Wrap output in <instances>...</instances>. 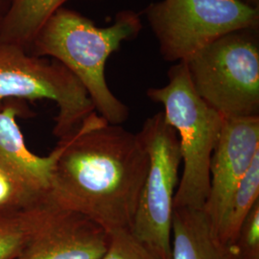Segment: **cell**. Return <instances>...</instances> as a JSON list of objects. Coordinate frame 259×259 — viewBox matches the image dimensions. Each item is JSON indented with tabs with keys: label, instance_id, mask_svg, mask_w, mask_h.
Returning a JSON list of instances; mask_svg holds the SVG:
<instances>
[{
	"label": "cell",
	"instance_id": "1",
	"mask_svg": "<svg viewBox=\"0 0 259 259\" xmlns=\"http://www.w3.org/2000/svg\"><path fill=\"white\" fill-rule=\"evenodd\" d=\"M48 197L106 232L131 231L148 169L138 134L109 124L98 113L62 140Z\"/></svg>",
	"mask_w": 259,
	"mask_h": 259
},
{
	"label": "cell",
	"instance_id": "2",
	"mask_svg": "<svg viewBox=\"0 0 259 259\" xmlns=\"http://www.w3.org/2000/svg\"><path fill=\"white\" fill-rule=\"evenodd\" d=\"M142 28L140 15L133 10H122L111 25L100 28L63 7L39 31L28 53L62 63L84 87L97 113L109 124L121 125L129 118V108L111 93L105 67L121 44L138 37Z\"/></svg>",
	"mask_w": 259,
	"mask_h": 259
},
{
	"label": "cell",
	"instance_id": "3",
	"mask_svg": "<svg viewBox=\"0 0 259 259\" xmlns=\"http://www.w3.org/2000/svg\"><path fill=\"white\" fill-rule=\"evenodd\" d=\"M147 96L164 108V118L176 131L184 171L177 187L174 208L203 209L210 186V159L225 117L195 91L187 65L168 70V83L151 88Z\"/></svg>",
	"mask_w": 259,
	"mask_h": 259
},
{
	"label": "cell",
	"instance_id": "4",
	"mask_svg": "<svg viewBox=\"0 0 259 259\" xmlns=\"http://www.w3.org/2000/svg\"><path fill=\"white\" fill-rule=\"evenodd\" d=\"M258 30L224 35L186 62L195 91L225 118L259 116Z\"/></svg>",
	"mask_w": 259,
	"mask_h": 259
},
{
	"label": "cell",
	"instance_id": "5",
	"mask_svg": "<svg viewBox=\"0 0 259 259\" xmlns=\"http://www.w3.org/2000/svg\"><path fill=\"white\" fill-rule=\"evenodd\" d=\"M42 99L57 105L53 134L59 140L73 135L97 114L84 87L62 63L0 44V109L7 100Z\"/></svg>",
	"mask_w": 259,
	"mask_h": 259
},
{
	"label": "cell",
	"instance_id": "6",
	"mask_svg": "<svg viewBox=\"0 0 259 259\" xmlns=\"http://www.w3.org/2000/svg\"><path fill=\"white\" fill-rule=\"evenodd\" d=\"M166 62L186 63L229 33L259 29V8L242 0H160L143 11Z\"/></svg>",
	"mask_w": 259,
	"mask_h": 259
},
{
	"label": "cell",
	"instance_id": "7",
	"mask_svg": "<svg viewBox=\"0 0 259 259\" xmlns=\"http://www.w3.org/2000/svg\"><path fill=\"white\" fill-rule=\"evenodd\" d=\"M148 157L131 232L160 259H172L174 198L183 163L176 131L162 111L144 122L138 133Z\"/></svg>",
	"mask_w": 259,
	"mask_h": 259
},
{
	"label": "cell",
	"instance_id": "8",
	"mask_svg": "<svg viewBox=\"0 0 259 259\" xmlns=\"http://www.w3.org/2000/svg\"><path fill=\"white\" fill-rule=\"evenodd\" d=\"M109 244L110 233L102 227L49 199L17 259H101Z\"/></svg>",
	"mask_w": 259,
	"mask_h": 259
},
{
	"label": "cell",
	"instance_id": "9",
	"mask_svg": "<svg viewBox=\"0 0 259 259\" xmlns=\"http://www.w3.org/2000/svg\"><path fill=\"white\" fill-rule=\"evenodd\" d=\"M259 155V116L225 118L210 159V186L203 210L213 232L233 191Z\"/></svg>",
	"mask_w": 259,
	"mask_h": 259
},
{
	"label": "cell",
	"instance_id": "10",
	"mask_svg": "<svg viewBox=\"0 0 259 259\" xmlns=\"http://www.w3.org/2000/svg\"><path fill=\"white\" fill-rule=\"evenodd\" d=\"M22 114L24 108L20 100H7L0 109V167L32 193L47 197L64 144L58 141L57 147L46 157L31 152L18 122Z\"/></svg>",
	"mask_w": 259,
	"mask_h": 259
},
{
	"label": "cell",
	"instance_id": "11",
	"mask_svg": "<svg viewBox=\"0 0 259 259\" xmlns=\"http://www.w3.org/2000/svg\"><path fill=\"white\" fill-rule=\"evenodd\" d=\"M172 259H237L213 232L203 209L174 208Z\"/></svg>",
	"mask_w": 259,
	"mask_h": 259
},
{
	"label": "cell",
	"instance_id": "12",
	"mask_svg": "<svg viewBox=\"0 0 259 259\" xmlns=\"http://www.w3.org/2000/svg\"><path fill=\"white\" fill-rule=\"evenodd\" d=\"M69 0H13L0 33V44L29 51L39 31Z\"/></svg>",
	"mask_w": 259,
	"mask_h": 259
},
{
	"label": "cell",
	"instance_id": "13",
	"mask_svg": "<svg viewBox=\"0 0 259 259\" xmlns=\"http://www.w3.org/2000/svg\"><path fill=\"white\" fill-rule=\"evenodd\" d=\"M259 202V155L233 191L215 235L224 245L232 246L241 226Z\"/></svg>",
	"mask_w": 259,
	"mask_h": 259
},
{
	"label": "cell",
	"instance_id": "14",
	"mask_svg": "<svg viewBox=\"0 0 259 259\" xmlns=\"http://www.w3.org/2000/svg\"><path fill=\"white\" fill-rule=\"evenodd\" d=\"M49 203L42 202L23 210H0V259H17Z\"/></svg>",
	"mask_w": 259,
	"mask_h": 259
},
{
	"label": "cell",
	"instance_id": "15",
	"mask_svg": "<svg viewBox=\"0 0 259 259\" xmlns=\"http://www.w3.org/2000/svg\"><path fill=\"white\" fill-rule=\"evenodd\" d=\"M47 197H39L32 193L0 167V210L27 209L42 202Z\"/></svg>",
	"mask_w": 259,
	"mask_h": 259
},
{
	"label": "cell",
	"instance_id": "16",
	"mask_svg": "<svg viewBox=\"0 0 259 259\" xmlns=\"http://www.w3.org/2000/svg\"><path fill=\"white\" fill-rule=\"evenodd\" d=\"M101 259H160L131 232L110 233V244Z\"/></svg>",
	"mask_w": 259,
	"mask_h": 259
},
{
	"label": "cell",
	"instance_id": "17",
	"mask_svg": "<svg viewBox=\"0 0 259 259\" xmlns=\"http://www.w3.org/2000/svg\"><path fill=\"white\" fill-rule=\"evenodd\" d=\"M231 247L237 259H259V202L246 217Z\"/></svg>",
	"mask_w": 259,
	"mask_h": 259
},
{
	"label": "cell",
	"instance_id": "18",
	"mask_svg": "<svg viewBox=\"0 0 259 259\" xmlns=\"http://www.w3.org/2000/svg\"><path fill=\"white\" fill-rule=\"evenodd\" d=\"M13 0H0V33Z\"/></svg>",
	"mask_w": 259,
	"mask_h": 259
},
{
	"label": "cell",
	"instance_id": "19",
	"mask_svg": "<svg viewBox=\"0 0 259 259\" xmlns=\"http://www.w3.org/2000/svg\"><path fill=\"white\" fill-rule=\"evenodd\" d=\"M246 3H248L250 6H253V7H258L259 8V0H242Z\"/></svg>",
	"mask_w": 259,
	"mask_h": 259
}]
</instances>
